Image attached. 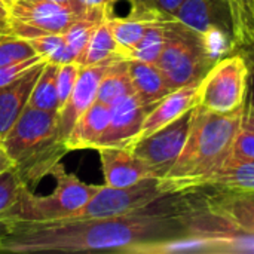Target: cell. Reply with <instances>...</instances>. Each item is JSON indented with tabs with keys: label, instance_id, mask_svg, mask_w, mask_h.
Masks as SVG:
<instances>
[{
	"label": "cell",
	"instance_id": "6da1fadb",
	"mask_svg": "<svg viewBox=\"0 0 254 254\" xmlns=\"http://www.w3.org/2000/svg\"><path fill=\"white\" fill-rule=\"evenodd\" d=\"M0 253L156 254L167 243L189 235L177 193L127 214L101 219L9 222Z\"/></svg>",
	"mask_w": 254,
	"mask_h": 254
},
{
	"label": "cell",
	"instance_id": "7a4b0ae2",
	"mask_svg": "<svg viewBox=\"0 0 254 254\" xmlns=\"http://www.w3.org/2000/svg\"><path fill=\"white\" fill-rule=\"evenodd\" d=\"M244 109L246 106L231 113H213L193 107L183 150L170 173L161 179L168 195L177 193L186 182L208 174L231 155L243 128Z\"/></svg>",
	"mask_w": 254,
	"mask_h": 254
},
{
	"label": "cell",
	"instance_id": "3957f363",
	"mask_svg": "<svg viewBox=\"0 0 254 254\" xmlns=\"http://www.w3.org/2000/svg\"><path fill=\"white\" fill-rule=\"evenodd\" d=\"M25 186L49 176L68 153L58 135V112L25 106L0 144Z\"/></svg>",
	"mask_w": 254,
	"mask_h": 254
},
{
	"label": "cell",
	"instance_id": "277c9868",
	"mask_svg": "<svg viewBox=\"0 0 254 254\" xmlns=\"http://www.w3.org/2000/svg\"><path fill=\"white\" fill-rule=\"evenodd\" d=\"M177 196L189 235L254 238V192L193 188Z\"/></svg>",
	"mask_w": 254,
	"mask_h": 254
},
{
	"label": "cell",
	"instance_id": "5b68a950",
	"mask_svg": "<svg viewBox=\"0 0 254 254\" xmlns=\"http://www.w3.org/2000/svg\"><path fill=\"white\" fill-rule=\"evenodd\" d=\"M165 27V45L156 65L173 91L199 82L220 58L229 55L217 43L174 18H168Z\"/></svg>",
	"mask_w": 254,
	"mask_h": 254
},
{
	"label": "cell",
	"instance_id": "8992f818",
	"mask_svg": "<svg viewBox=\"0 0 254 254\" xmlns=\"http://www.w3.org/2000/svg\"><path fill=\"white\" fill-rule=\"evenodd\" d=\"M51 176L55 177L57 185L49 195L36 196L30 189H25L16 204L0 216V220L4 223L64 220L77 213L100 189V186L86 185L76 176L65 173L61 164L54 168Z\"/></svg>",
	"mask_w": 254,
	"mask_h": 254
},
{
	"label": "cell",
	"instance_id": "52a82bcc",
	"mask_svg": "<svg viewBox=\"0 0 254 254\" xmlns=\"http://www.w3.org/2000/svg\"><path fill=\"white\" fill-rule=\"evenodd\" d=\"M249 65L241 52L220 58L199 80L195 107L213 113H231L246 106Z\"/></svg>",
	"mask_w": 254,
	"mask_h": 254
},
{
	"label": "cell",
	"instance_id": "ba28073f",
	"mask_svg": "<svg viewBox=\"0 0 254 254\" xmlns=\"http://www.w3.org/2000/svg\"><path fill=\"white\" fill-rule=\"evenodd\" d=\"M161 179L150 177L127 188L100 186L95 195L68 219H101L131 213L167 196ZM67 220V219H64Z\"/></svg>",
	"mask_w": 254,
	"mask_h": 254
},
{
	"label": "cell",
	"instance_id": "9c48e42d",
	"mask_svg": "<svg viewBox=\"0 0 254 254\" xmlns=\"http://www.w3.org/2000/svg\"><path fill=\"white\" fill-rule=\"evenodd\" d=\"M192 110L193 109L150 135L137 138L128 146L131 152L152 170L156 179H164L182 153L190 128Z\"/></svg>",
	"mask_w": 254,
	"mask_h": 254
},
{
	"label": "cell",
	"instance_id": "30bf717a",
	"mask_svg": "<svg viewBox=\"0 0 254 254\" xmlns=\"http://www.w3.org/2000/svg\"><path fill=\"white\" fill-rule=\"evenodd\" d=\"M13 34L28 39L45 33H64L77 19L74 9L49 0H13L9 6Z\"/></svg>",
	"mask_w": 254,
	"mask_h": 254
},
{
	"label": "cell",
	"instance_id": "8fae6325",
	"mask_svg": "<svg viewBox=\"0 0 254 254\" xmlns=\"http://www.w3.org/2000/svg\"><path fill=\"white\" fill-rule=\"evenodd\" d=\"M173 18L208 37L228 54L235 52L229 25L216 0H183Z\"/></svg>",
	"mask_w": 254,
	"mask_h": 254
},
{
	"label": "cell",
	"instance_id": "7c38bea8",
	"mask_svg": "<svg viewBox=\"0 0 254 254\" xmlns=\"http://www.w3.org/2000/svg\"><path fill=\"white\" fill-rule=\"evenodd\" d=\"M153 106L143 104L135 94L127 95L110 106V122L103 134L98 147H128L132 144L140 131L144 118Z\"/></svg>",
	"mask_w": 254,
	"mask_h": 254
},
{
	"label": "cell",
	"instance_id": "4fadbf2b",
	"mask_svg": "<svg viewBox=\"0 0 254 254\" xmlns=\"http://www.w3.org/2000/svg\"><path fill=\"white\" fill-rule=\"evenodd\" d=\"M110 64L80 65L76 85L67 103L58 110V135L63 141L68 137L76 121L89 109L97 100V91L104 70Z\"/></svg>",
	"mask_w": 254,
	"mask_h": 254
},
{
	"label": "cell",
	"instance_id": "5bb4252c",
	"mask_svg": "<svg viewBox=\"0 0 254 254\" xmlns=\"http://www.w3.org/2000/svg\"><path fill=\"white\" fill-rule=\"evenodd\" d=\"M104 183L113 188H127L144 179L155 177L152 170L135 156L129 147H100Z\"/></svg>",
	"mask_w": 254,
	"mask_h": 254
},
{
	"label": "cell",
	"instance_id": "9a60e30c",
	"mask_svg": "<svg viewBox=\"0 0 254 254\" xmlns=\"http://www.w3.org/2000/svg\"><path fill=\"white\" fill-rule=\"evenodd\" d=\"M193 188H217L226 190L254 192V161L241 159L231 153L208 174L182 185L179 192Z\"/></svg>",
	"mask_w": 254,
	"mask_h": 254
},
{
	"label": "cell",
	"instance_id": "2e32d148",
	"mask_svg": "<svg viewBox=\"0 0 254 254\" xmlns=\"http://www.w3.org/2000/svg\"><path fill=\"white\" fill-rule=\"evenodd\" d=\"M46 63L48 61L39 63L19 79L0 86V144L19 118V115L24 112L31 89Z\"/></svg>",
	"mask_w": 254,
	"mask_h": 254
},
{
	"label": "cell",
	"instance_id": "e0dca14e",
	"mask_svg": "<svg viewBox=\"0 0 254 254\" xmlns=\"http://www.w3.org/2000/svg\"><path fill=\"white\" fill-rule=\"evenodd\" d=\"M199 82L189 83L171 91L159 103H156L143 121L141 131L137 138L150 135L152 132L161 129L162 127L179 119L182 115L195 107L196 88Z\"/></svg>",
	"mask_w": 254,
	"mask_h": 254
},
{
	"label": "cell",
	"instance_id": "ac0fdd59",
	"mask_svg": "<svg viewBox=\"0 0 254 254\" xmlns=\"http://www.w3.org/2000/svg\"><path fill=\"white\" fill-rule=\"evenodd\" d=\"M110 122V106L94 101L89 109L76 121L68 137L65 138V146L70 150L80 149H97L98 143L106 132Z\"/></svg>",
	"mask_w": 254,
	"mask_h": 254
},
{
	"label": "cell",
	"instance_id": "d6986e66",
	"mask_svg": "<svg viewBox=\"0 0 254 254\" xmlns=\"http://www.w3.org/2000/svg\"><path fill=\"white\" fill-rule=\"evenodd\" d=\"M162 18H168V16H164L150 9L132 6L131 12L127 16H109L107 22L113 33V37L116 39L119 46L127 54V58L129 60L131 51L141 40L149 25Z\"/></svg>",
	"mask_w": 254,
	"mask_h": 254
},
{
	"label": "cell",
	"instance_id": "ffe728a7",
	"mask_svg": "<svg viewBox=\"0 0 254 254\" xmlns=\"http://www.w3.org/2000/svg\"><path fill=\"white\" fill-rule=\"evenodd\" d=\"M128 71L134 94L146 106H155L173 91L162 70L153 63L128 60Z\"/></svg>",
	"mask_w": 254,
	"mask_h": 254
},
{
	"label": "cell",
	"instance_id": "44dd1931",
	"mask_svg": "<svg viewBox=\"0 0 254 254\" xmlns=\"http://www.w3.org/2000/svg\"><path fill=\"white\" fill-rule=\"evenodd\" d=\"M229 25L235 52L254 42V0H216Z\"/></svg>",
	"mask_w": 254,
	"mask_h": 254
},
{
	"label": "cell",
	"instance_id": "7402d4cb",
	"mask_svg": "<svg viewBox=\"0 0 254 254\" xmlns=\"http://www.w3.org/2000/svg\"><path fill=\"white\" fill-rule=\"evenodd\" d=\"M121 60H128L124 49L119 46L113 33L109 27L107 18L97 24L88 48L83 54L80 65H100V64H113Z\"/></svg>",
	"mask_w": 254,
	"mask_h": 254
},
{
	"label": "cell",
	"instance_id": "603a6c76",
	"mask_svg": "<svg viewBox=\"0 0 254 254\" xmlns=\"http://www.w3.org/2000/svg\"><path fill=\"white\" fill-rule=\"evenodd\" d=\"M131 94H134V88L128 71V60H121L107 65L98 85L97 101L112 106Z\"/></svg>",
	"mask_w": 254,
	"mask_h": 254
},
{
	"label": "cell",
	"instance_id": "cb8c5ba5",
	"mask_svg": "<svg viewBox=\"0 0 254 254\" xmlns=\"http://www.w3.org/2000/svg\"><path fill=\"white\" fill-rule=\"evenodd\" d=\"M60 64L46 63L31 89L27 106L39 110H57L58 112V92H57V74Z\"/></svg>",
	"mask_w": 254,
	"mask_h": 254
},
{
	"label": "cell",
	"instance_id": "d4e9b609",
	"mask_svg": "<svg viewBox=\"0 0 254 254\" xmlns=\"http://www.w3.org/2000/svg\"><path fill=\"white\" fill-rule=\"evenodd\" d=\"M167 19L168 18H162L149 25V28L146 30L141 40L131 51L129 60H138V61L153 63V64L158 63L159 55L165 45V37H167L165 22H167Z\"/></svg>",
	"mask_w": 254,
	"mask_h": 254
},
{
	"label": "cell",
	"instance_id": "484cf974",
	"mask_svg": "<svg viewBox=\"0 0 254 254\" xmlns=\"http://www.w3.org/2000/svg\"><path fill=\"white\" fill-rule=\"evenodd\" d=\"M25 40L33 46L36 54L42 55L49 63L64 64V63L74 61V57L70 52V49L67 48L63 33L61 34L60 33H45V34L28 37Z\"/></svg>",
	"mask_w": 254,
	"mask_h": 254
},
{
	"label": "cell",
	"instance_id": "4316f807",
	"mask_svg": "<svg viewBox=\"0 0 254 254\" xmlns=\"http://www.w3.org/2000/svg\"><path fill=\"white\" fill-rule=\"evenodd\" d=\"M97 24L98 22L89 21V19H77L63 33L64 40L67 43V48L73 54L74 61L79 64L83 58V54L88 48L89 39H91Z\"/></svg>",
	"mask_w": 254,
	"mask_h": 254
},
{
	"label": "cell",
	"instance_id": "83f0119b",
	"mask_svg": "<svg viewBox=\"0 0 254 254\" xmlns=\"http://www.w3.org/2000/svg\"><path fill=\"white\" fill-rule=\"evenodd\" d=\"M36 54L33 46L16 34H7L0 37V67L28 60Z\"/></svg>",
	"mask_w": 254,
	"mask_h": 254
},
{
	"label": "cell",
	"instance_id": "f1b7e54d",
	"mask_svg": "<svg viewBox=\"0 0 254 254\" xmlns=\"http://www.w3.org/2000/svg\"><path fill=\"white\" fill-rule=\"evenodd\" d=\"M25 189H28V186L22 183L13 168L0 174V216L16 204Z\"/></svg>",
	"mask_w": 254,
	"mask_h": 254
},
{
	"label": "cell",
	"instance_id": "f546056e",
	"mask_svg": "<svg viewBox=\"0 0 254 254\" xmlns=\"http://www.w3.org/2000/svg\"><path fill=\"white\" fill-rule=\"evenodd\" d=\"M79 70H80V64L79 63H64L60 64L58 68V74H57V92H58V110L67 103L77 76H79Z\"/></svg>",
	"mask_w": 254,
	"mask_h": 254
},
{
	"label": "cell",
	"instance_id": "4dcf8cb0",
	"mask_svg": "<svg viewBox=\"0 0 254 254\" xmlns=\"http://www.w3.org/2000/svg\"><path fill=\"white\" fill-rule=\"evenodd\" d=\"M42 61H48V60L43 58L42 55H34V57H31L28 60L0 67V86L7 85V83H10L13 80L19 79L21 76H24L28 70H31L33 67H36Z\"/></svg>",
	"mask_w": 254,
	"mask_h": 254
},
{
	"label": "cell",
	"instance_id": "1f68e13d",
	"mask_svg": "<svg viewBox=\"0 0 254 254\" xmlns=\"http://www.w3.org/2000/svg\"><path fill=\"white\" fill-rule=\"evenodd\" d=\"M234 156L241 158V159H249L254 161V132L247 129V128H241V131L238 132L232 152Z\"/></svg>",
	"mask_w": 254,
	"mask_h": 254
},
{
	"label": "cell",
	"instance_id": "d6a6232c",
	"mask_svg": "<svg viewBox=\"0 0 254 254\" xmlns=\"http://www.w3.org/2000/svg\"><path fill=\"white\" fill-rule=\"evenodd\" d=\"M132 6L155 10L164 16L173 18L183 0H129Z\"/></svg>",
	"mask_w": 254,
	"mask_h": 254
},
{
	"label": "cell",
	"instance_id": "836d02e7",
	"mask_svg": "<svg viewBox=\"0 0 254 254\" xmlns=\"http://www.w3.org/2000/svg\"><path fill=\"white\" fill-rule=\"evenodd\" d=\"M82 7L94 21H104L112 16V7L118 0H79Z\"/></svg>",
	"mask_w": 254,
	"mask_h": 254
},
{
	"label": "cell",
	"instance_id": "e575fe53",
	"mask_svg": "<svg viewBox=\"0 0 254 254\" xmlns=\"http://www.w3.org/2000/svg\"><path fill=\"white\" fill-rule=\"evenodd\" d=\"M244 55L247 65H249V89H247V100L246 104L254 109V55L247 51H238Z\"/></svg>",
	"mask_w": 254,
	"mask_h": 254
},
{
	"label": "cell",
	"instance_id": "d590c367",
	"mask_svg": "<svg viewBox=\"0 0 254 254\" xmlns=\"http://www.w3.org/2000/svg\"><path fill=\"white\" fill-rule=\"evenodd\" d=\"M7 34H13L10 10H9V6L0 0V37L7 36Z\"/></svg>",
	"mask_w": 254,
	"mask_h": 254
},
{
	"label": "cell",
	"instance_id": "8d00e7d4",
	"mask_svg": "<svg viewBox=\"0 0 254 254\" xmlns=\"http://www.w3.org/2000/svg\"><path fill=\"white\" fill-rule=\"evenodd\" d=\"M49 1H54V3H60V4H64V6H68V7H71V9H74L79 15H82L85 19H89V21H94L88 13H86V10L82 7V4H80V1L79 0H49ZM95 22H98V21H95ZM101 22V21H100Z\"/></svg>",
	"mask_w": 254,
	"mask_h": 254
},
{
	"label": "cell",
	"instance_id": "74e56055",
	"mask_svg": "<svg viewBox=\"0 0 254 254\" xmlns=\"http://www.w3.org/2000/svg\"><path fill=\"white\" fill-rule=\"evenodd\" d=\"M243 127L253 131L254 132V109L253 107H249L246 104V109H244V116H243Z\"/></svg>",
	"mask_w": 254,
	"mask_h": 254
},
{
	"label": "cell",
	"instance_id": "f35d334b",
	"mask_svg": "<svg viewBox=\"0 0 254 254\" xmlns=\"http://www.w3.org/2000/svg\"><path fill=\"white\" fill-rule=\"evenodd\" d=\"M9 168H12V162H10V159L6 156V153L1 150V147H0V174L3 173V171H6V170H9Z\"/></svg>",
	"mask_w": 254,
	"mask_h": 254
},
{
	"label": "cell",
	"instance_id": "ab89813d",
	"mask_svg": "<svg viewBox=\"0 0 254 254\" xmlns=\"http://www.w3.org/2000/svg\"><path fill=\"white\" fill-rule=\"evenodd\" d=\"M241 51H247V52H252L254 55V42L250 45V46H247V48H244V49H241Z\"/></svg>",
	"mask_w": 254,
	"mask_h": 254
},
{
	"label": "cell",
	"instance_id": "60d3db41",
	"mask_svg": "<svg viewBox=\"0 0 254 254\" xmlns=\"http://www.w3.org/2000/svg\"><path fill=\"white\" fill-rule=\"evenodd\" d=\"M1 1H3V3H6V4H7V6H10V4H12V1H13V0H1Z\"/></svg>",
	"mask_w": 254,
	"mask_h": 254
}]
</instances>
